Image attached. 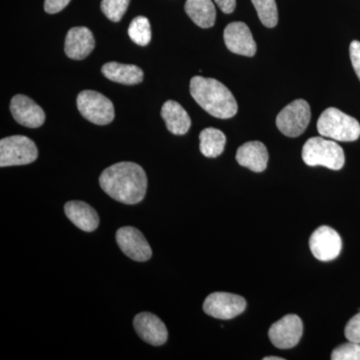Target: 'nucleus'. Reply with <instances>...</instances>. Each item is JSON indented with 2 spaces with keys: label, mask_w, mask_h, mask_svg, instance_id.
Listing matches in <instances>:
<instances>
[{
  "label": "nucleus",
  "mask_w": 360,
  "mask_h": 360,
  "mask_svg": "<svg viewBox=\"0 0 360 360\" xmlns=\"http://www.w3.org/2000/svg\"><path fill=\"white\" fill-rule=\"evenodd\" d=\"M99 184L104 193L118 202L136 205L146 196L148 176L136 163L118 162L103 170Z\"/></svg>",
  "instance_id": "1"
},
{
  "label": "nucleus",
  "mask_w": 360,
  "mask_h": 360,
  "mask_svg": "<svg viewBox=\"0 0 360 360\" xmlns=\"http://www.w3.org/2000/svg\"><path fill=\"white\" fill-rule=\"evenodd\" d=\"M191 94L206 112L214 117L229 120L238 113V105L233 94L214 78H191Z\"/></svg>",
  "instance_id": "2"
},
{
  "label": "nucleus",
  "mask_w": 360,
  "mask_h": 360,
  "mask_svg": "<svg viewBox=\"0 0 360 360\" xmlns=\"http://www.w3.org/2000/svg\"><path fill=\"white\" fill-rule=\"evenodd\" d=\"M317 130L321 136L338 141H355L360 136L359 122L335 108H329L321 113Z\"/></svg>",
  "instance_id": "3"
},
{
  "label": "nucleus",
  "mask_w": 360,
  "mask_h": 360,
  "mask_svg": "<svg viewBox=\"0 0 360 360\" xmlns=\"http://www.w3.org/2000/svg\"><path fill=\"white\" fill-rule=\"evenodd\" d=\"M302 160L309 167L340 170L345 162V151L336 142L323 137H311L302 148Z\"/></svg>",
  "instance_id": "4"
},
{
  "label": "nucleus",
  "mask_w": 360,
  "mask_h": 360,
  "mask_svg": "<svg viewBox=\"0 0 360 360\" xmlns=\"http://www.w3.org/2000/svg\"><path fill=\"white\" fill-rule=\"evenodd\" d=\"M39 158V150L32 139L13 135L0 141V167L30 165Z\"/></svg>",
  "instance_id": "5"
},
{
  "label": "nucleus",
  "mask_w": 360,
  "mask_h": 360,
  "mask_svg": "<svg viewBox=\"0 0 360 360\" xmlns=\"http://www.w3.org/2000/svg\"><path fill=\"white\" fill-rule=\"evenodd\" d=\"M77 103L80 115L94 124H110L115 120L113 103L101 92L84 90L78 94Z\"/></svg>",
  "instance_id": "6"
},
{
  "label": "nucleus",
  "mask_w": 360,
  "mask_h": 360,
  "mask_svg": "<svg viewBox=\"0 0 360 360\" xmlns=\"http://www.w3.org/2000/svg\"><path fill=\"white\" fill-rule=\"evenodd\" d=\"M310 118L309 103L304 99H296L277 115L276 127L285 136L297 137L307 130Z\"/></svg>",
  "instance_id": "7"
},
{
  "label": "nucleus",
  "mask_w": 360,
  "mask_h": 360,
  "mask_svg": "<svg viewBox=\"0 0 360 360\" xmlns=\"http://www.w3.org/2000/svg\"><path fill=\"white\" fill-rule=\"evenodd\" d=\"M245 307L246 302L243 296L227 292H213L206 297L203 303V310L206 314L224 321H229L243 314Z\"/></svg>",
  "instance_id": "8"
},
{
  "label": "nucleus",
  "mask_w": 360,
  "mask_h": 360,
  "mask_svg": "<svg viewBox=\"0 0 360 360\" xmlns=\"http://www.w3.org/2000/svg\"><path fill=\"white\" fill-rule=\"evenodd\" d=\"M302 333L303 324L300 316L288 314L272 324L269 330V338L274 347L290 349L298 345Z\"/></svg>",
  "instance_id": "9"
},
{
  "label": "nucleus",
  "mask_w": 360,
  "mask_h": 360,
  "mask_svg": "<svg viewBox=\"0 0 360 360\" xmlns=\"http://www.w3.org/2000/svg\"><path fill=\"white\" fill-rule=\"evenodd\" d=\"M115 238L122 252L134 262H148L153 257V250L148 240L135 227H122L116 231Z\"/></svg>",
  "instance_id": "10"
},
{
  "label": "nucleus",
  "mask_w": 360,
  "mask_h": 360,
  "mask_svg": "<svg viewBox=\"0 0 360 360\" xmlns=\"http://www.w3.org/2000/svg\"><path fill=\"white\" fill-rule=\"evenodd\" d=\"M309 248L316 259L330 262L340 255L342 241L338 231L324 225L319 227L310 236Z\"/></svg>",
  "instance_id": "11"
},
{
  "label": "nucleus",
  "mask_w": 360,
  "mask_h": 360,
  "mask_svg": "<svg viewBox=\"0 0 360 360\" xmlns=\"http://www.w3.org/2000/svg\"><path fill=\"white\" fill-rule=\"evenodd\" d=\"M224 39L227 49L238 56L252 58L257 53V44L250 27L243 22H231L225 27Z\"/></svg>",
  "instance_id": "12"
},
{
  "label": "nucleus",
  "mask_w": 360,
  "mask_h": 360,
  "mask_svg": "<svg viewBox=\"0 0 360 360\" xmlns=\"http://www.w3.org/2000/svg\"><path fill=\"white\" fill-rule=\"evenodd\" d=\"M11 111L15 122L28 129H39L45 122L44 110L23 94H18L11 99Z\"/></svg>",
  "instance_id": "13"
},
{
  "label": "nucleus",
  "mask_w": 360,
  "mask_h": 360,
  "mask_svg": "<svg viewBox=\"0 0 360 360\" xmlns=\"http://www.w3.org/2000/svg\"><path fill=\"white\" fill-rule=\"evenodd\" d=\"M134 326L139 338L149 345L160 347L167 342V326L156 315L150 312L137 314L134 321Z\"/></svg>",
  "instance_id": "14"
},
{
  "label": "nucleus",
  "mask_w": 360,
  "mask_h": 360,
  "mask_svg": "<svg viewBox=\"0 0 360 360\" xmlns=\"http://www.w3.org/2000/svg\"><path fill=\"white\" fill-rule=\"evenodd\" d=\"M96 46V40L89 28L84 26L72 27L65 39L66 56L75 60H82L91 53Z\"/></svg>",
  "instance_id": "15"
},
{
  "label": "nucleus",
  "mask_w": 360,
  "mask_h": 360,
  "mask_svg": "<svg viewBox=\"0 0 360 360\" xmlns=\"http://www.w3.org/2000/svg\"><path fill=\"white\" fill-rule=\"evenodd\" d=\"M269 151L260 141H250L241 146L236 153V161L251 172H262L269 163Z\"/></svg>",
  "instance_id": "16"
},
{
  "label": "nucleus",
  "mask_w": 360,
  "mask_h": 360,
  "mask_svg": "<svg viewBox=\"0 0 360 360\" xmlns=\"http://www.w3.org/2000/svg\"><path fill=\"white\" fill-rule=\"evenodd\" d=\"M65 212L68 219L82 231L91 232L98 227V214L94 208L84 201H70L65 206Z\"/></svg>",
  "instance_id": "17"
},
{
  "label": "nucleus",
  "mask_w": 360,
  "mask_h": 360,
  "mask_svg": "<svg viewBox=\"0 0 360 360\" xmlns=\"http://www.w3.org/2000/svg\"><path fill=\"white\" fill-rule=\"evenodd\" d=\"M161 116L172 134L184 135L191 129V120L188 113L176 101H167L163 104Z\"/></svg>",
  "instance_id": "18"
},
{
  "label": "nucleus",
  "mask_w": 360,
  "mask_h": 360,
  "mask_svg": "<svg viewBox=\"0 0 360 360\" xmlns=\"http://www.w3.org/2000/svg\"><path fill=\"white\" fill-rule=\"evenodd\" d=\"M101 72L108 79L120 84H139L143 80V71L136 65L108 63L103 66Z\"/></svg>",
  "instance_id": "19"
},
{
  "label": "nucleus",
  "mask_w": 360,
  "mask_h": 360,
  "mask_svg": "<svg viewBox=\"0 0 360 360\" xmlns=\"http://www.w3.org/2000/svg\"><path fill=\"white\" fill-rule=\"evenodd\" d=\"M186 13L196 25L210 28L217 20V11L212 0H187Z\"/></svg>",
  "instance_id": "20"
},
{
  "label": "nucleus",
  "mask_w": 360,
  "mask_h": 360,
  "mask_svg": "<svg viewBox=\"0 0 360 360\" xmlns=\"http://www.w3.org/2000/svg\"><path fill=\"white\" fill-rule=\"evenodd\" d=\"M200 149L205 158H217L224 153L226 137L221 130L212 129H203L200 134Z\"/></svg>",
  "instance_id": "21"
},
{
  "label": "nucleus",
  "mask_w": 360,
  "mask_h": 360,
  "mask_svg": "<svg viewBox=\"0 0 360 360\" xmlns=\"http://www.w3.org/2000/svg\"><path fill=\"white\" fill-rule=\"evenodd\" d=\"M130 39L141 46H146L151 40L150 22L144 16H137L131 21L129 27Z\"/></svg>",
  "instance_id": "22"
},
{
  "label": "nucleus",
  "mask_w": 360,
  "mask_h": 360,
  "mask_svg": "<svg viewBox=\"0 0 360 360\" xmlns=\"http://www.w3.org/2000/svg\"><path fill=\"white\" fill-rule=\"evenodd\" d=\"M257 13L258 18L262 25L269 28H274L278 23V11L276 0H251Z\"/></svg>",
  "instance_id": "23"
},
{
  "label": "nucleus",
  "mask_w": 360,
  "mask_h": 360,
  "mask_svg": "<svg viewBox=\"0 0 360 360\" xmlns=\"http://www.w3.org/2000/svg\"><path fill=\"white\" fill-rule=\"evenodd\" d=\"M130 0H103L101 11L108 20L113 22L122 20V16L127 13Z\"/></svg>",
  "instance_id": "24"
},
{
  "label": "nucleus",
  "mask_w": 360,
  "mask_h": 360,
  "mask_svg": "<svg viewBox=\"0 0 360 360\" xmlns=\"http://www.w3.org/2000/svg\"><path fill=\"white\" fill-rule=\"evenodd\" d=\"M333 360H360V343L352 342L341 345L331 354Z\"/></svg>",
  "instance_id": "25"
},
{
  "label": "nucleus",
  "mask_w": 360,
  "mask_h": 360,
  "mask_svg": "<svg viewBox=\"0 0 360 360\" xmlns=\"http://www.w3.org/2000/svg\"><path fill=\"white\" fill-rule=\"evenodd\" d=\"M345 335L348 340L360 343V312L347 322Z\"/></svg>",
  "instance_id": "26"
},
{
  "label": "nucleus",
  "mask_w": 360,
  "mask_h": 360,
  "mask_svg": "<svg viewBox=\"0 0 360 360\" xmlns=\"http://www.w3.org/2000/svg\"><path fill=\"white\" fill-rule=\"evenodd\" d=\"M349 54L355 73H356L357 77L360 80V42L357 40H354L350 44Z\"/></svg>",
  "instance_id": "27"
},
{
  "label": "nucleus",
  "mask_w": 360,
  "mask_h": 360,
  "mask_svg": "<svg viewBox=\"0 0 360 360\" xmlns=\"http://www.w3.org/2000/svg\"><path fill=\"white\" fill-rule=\"evenodd\" d=\"M70 1L71 0H45L44 11L49 14L60 13Z\"/></svg>",
  "instance_id": "28"
},
{
  "label": "nucleus",
  "mask_w": 360,
  "mask_h": 360,
  "mask_svg": "<svg viewBox=\"0 0 360 360\" xmlns=\"http://www.w3.org/2000/svg\"><path fill=\"white\" fill-rule=\"evenodd\" d=\"M214 1L224 13H232L236 7V0H214Z\"/></svg>",
  "instance_id": "29"
},
{
  "label": "nucleus",
  "mask_w": 360,
  "mask_h": 360,
  "mask_svg": "<svg viewBox=\"0 0 360 360\" xmlns=\"http://www.w3.org/2000/svg\"><path fill=\"white\" fill-rule=\"evenodd\" d=\"M264 360H284V359L283 357L267 356L264 357Z\"/></svg>",
  "instance_id": "30"
}]
</instances>
